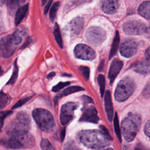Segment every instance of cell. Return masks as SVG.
<instances>
[{
	"label": "cell",
	"instance_id": "obj_38",
	"mask_svg": "<svg viewBox=\"0 0 150 150\" xmlns=\"http://www.w3.org/2000/svg\"><path fill=\"white\" fill-rule=\"evenodd\" d=\"M134 150H150V148L141 144H137L134 148Z\"/></svg>",
	"mask_w": 150,
	"mask_h": 150
},
{
	"label": "cell",
	"instance_id": "obj_32",
	"mask_svg": "<svg viewBox=\"0 0 150 150\" xmlns=\"http://www.w3.org/2000/svg\"><path fill=\"white\" fill-rule=\"evenodd\" d=\"M9 100L8 96L4 93L3 92H0V110L5 107Z\"/></svg>",
	"mask_w": 150,
	"mask_h": 150
},
{
	"label": "cell",
	"instance_id": "obj_30",
	"mask_svg": "<svg viewBox=\"0 0 150 150\" xmlns=\"http://www.w3.org/2000/svg\"><path fill=\"white\" fill-rule=\"evenodd\" d=\"M40 147L42 150H55L51 143L47 139H42L41 140Z\"/></svg>",
	"mask_w": 150,
	"mask_h": 150
},
{
	"label": "cell",
	"instance_id": "obj_46",
	"mask_svg": "<svg viewBox=\"0 0 150 150\" xmlns=\"http://www.w3.org/2000/svg\"><path fill=\"white\" fill-rule=\"evenodd\" d=\"M2 73V70L1 67H0V75H1Z\"/></svg>",
	"mask_w": 150,
	"mask_h": 150
},
{
	"label": "cell",
	"instance_id": "obj_14",
	"mask_svg": "<svg viewBox=\"0 0 150 150\" xmlns=\"http://www.w3.org/2000/svg\"><path fill=\"white\" fill-rule=\"evenodd\" d=\"M84 26V19L82 18L77 17L73 19L69 23V30L71 36L79 35L81 31Z\"/></svg>",
	"mask_w": 150,
	"mask_h": 150
},
{
	"label": "cell",
	"instance_id": "obj_31",
	"mask_svg": "<svg viewBox=\"0 0 150 150\" xmlns=\"http://www.w3.org/2000/svg\"><path fill=\"white\" fill-rule=\"evenodd\" d=\"M12 114V111H0V133L4 125V121L6 117Z\"/></svg>",
	"mask_w": 150,
	"mask_h": 150
},
{
	"label": "cell",
	"instance_id": "obj_8",
	"mask_svg": "<svg viewBox=\"0 0 150 150\" xmlns=\"http://www.w3.org/2000/svg\"><path fill=\"white\" fill-rule=\"evenodd\" d=\"M146 25L140 21L131 20L125 22L122 25L124 32L129 35H139L145 33L146 30Z\"/></svg>",
	"mask_w": 150,
	"mask_h": 150
},
{
	"label": "cell",
	"instance_id": "obj_26",
	"mask_svg": "<svg viewBox=\"0 0 150 150\" xmlns=\"http://www.w3.org/2000/svg\"><path fill=\"white\" fill-rule=\"evenodd\" d=\"M60 6V2H54L53 5L52 6V8L50 9V13H49V16H50V20L53 22L56 16V13L57 12V10L59 9V7Z\"/></svg>",
	"mask_w": 150,
	"mask_h": 150
},
{
	"label": "cell",
	"instance_id": "obj_45",
	"mask_svg": "<svg viewBox=\"0 0 150 150\" xmlns=\"http://www.w3.org/2000/svg\"><path fill=\"white\" fill-rule=\"evenodd\" d=\"M145 33H146L147 36H148V37L150 38V26H149V27H147Z\"/></svg>",
	"mask_w": 150,
	"mask_h": 150
},
{
	"label": "cell",
	"instance_id": "obj_42",
	"mask_svg": "<svg viewBox=\"0 0 150 150\" xmlns=\"http://www.w3.org/2000/svg\"><path fill=\"white\" fill-rule=\"evenodd\" d=\"M145 56L147 59L150 60V46L146 49L145 53Z\"/></svg>",
	"mask_w": 150,
	"mask_h": 150
},
{
	"label": "cell",
	"instance_id": "obj_4",
	"mask_svg": "<svg viewBox=\"0 0 150 150\" xmlns=\"http://www.w3.org/2000/svg\"><path fill=\"white\" fill-rule=\"evenodd\" d=\"M140 117L129 112L121 123V131L124 139L127 142L132 141L135 137L141 125Z\"/></svg>",
	"mask_w": 150,
	"mask_h": 150
},
{
	"label": "cell",
	"instance_id": "obj_1",
	"mask_svg": "<svg viewBox=\"0 0 150 150\" xmlns=\"http://www.w3.org/2000/svg\"><path fill=\"white\" fill-rule=\"evenodd\" d=\"M79 141L87 148L101 150L110 144V140L101 131L84 130L78 134Z\"/></svg>",
	"mask_w": 150,
	"mask_h": 150
},
{
	"label": "cell",
	"instance_id": "obj_40",
	"mask_svg": "<svg viewBox=\"0 0 150 150\" xmlns=\"http://www.w3.org/2000/svg\"><path fill=\"white\" fill-rule=\"evenodd\" d=\"M52 3V1H48V2H47V5H46V6H45V9H44V13H45V14H46L47 12H48L49 9V7H50V5H51Z\"/></svg>",
	"mask_w": 150,
	"mask_h": 150
},
{
	"label": "cell",
	"instance_id": "obj_29",
	"mask_svg": "<svg viewBox=\"0 0 150 150\" xmlns=\"http://www.w3.org/2000/svg\"><path fill=\"white\" fill-rule=\"evenodd\" d=\"M98 83L100 86V91L101 96L103 97L105 90V78L103 74H100L98 76Z\"/></svg>",
	"mask_w": 150,
	"mask_h": 150
},
{
	"label": "cell",
	"instance_id": "obj_12",
	"mask_svg": "<svg viewBox=\"0 0 150 150\" xmlns=\"http://www.w3.org/2000/svg\"><path fill=\"white\" fill-rule=\"evenodd\" d=\"M98 120L97 111L94 106L88 105L83 108L80 121L97 123Z\"/></svg>",
	"mask_w": 150,
	"mask_h": 150
},
{
	"label": "cell",
	"instance_id": "obj_47",
	"mask_svg": "<svg viewBox=\"0 0 150 150\" xmlns=\"http://www.w3.org/2000/svg\"><path fill=\"white\" fill-rule=\"evenodd\" d=\"M46 2V1H42V5H44V4H45Z\"/></svg>",
	"mask_w": 150,
	"mask_h": 150
},
{
	"label": "cell",
	"instance_id": "obj_37",
	"mask_svg": "<svg viewBox=\"0 0 150 150\" xmlns=\"http://www.w3.org/2000/svg\"><path fill=\"white\" fill-rule=\"evenodd\" d=\"M144 132L146 135L150 139V120H148L145 125L144 127Z\"/></svg>",
	"mask_w": 150,
	"mask_h": 150
},
{
	"label": "cell",
	"instance_id": "obj_20",
	"mask_svg": "<svg viewBox=\"0 0 150 150\" xmlns=\"http://www.w3.org/2000/svg\"><path fill=\"white\" fill-rule=\"evenodd\" d=\"M138 12L144 18L150 19V1L142 2L138 8Z\"/></svg>",
	"mask_w": 150,
	"mask_h": 150
},
{
	"label": "cell",
	"instance_id": "obj_23",
	"mask_svg": "<svg viewBox=\"0 0 150 150\" xmlns=\"http://www.w3.org/2000/svg\"><path fill=\"white\" fill-rule=\"evenodd\" d=\"M7 6L8 8L9 12L11 15H12V13L14 12L15 9L17 8L19 5L23 2L22 1H18V0H8L6 1Z\"/></svg>",
	"mask_w": 150,
	"mask_h": 150
},
{
	"label": "cell",
	"instance_id": "obj_16",
	"mask_svg": "<svg viewBox=\"0 0 150 150\" xmlns=\"http://www.w3.org/2000/svg\"><path fill=\"white\" fill-rule=\"evenodd\" d=\"M104 104H105V109L107 113V118L109 121H112V118L113 117V107L112 100L111 97V93L109 90H107L105 94V98H104Z\"/></svg>",
	"mask_w": 150,
	"mask_h": 150
},
{
	"label": "cell",
	"instance_id": "obj_18",
	"mask_svg": "<svg viewBox=\"0 0 150 150\" xmlns=\"http://www.w3.org/2000/svg\"><path fill=\"white\" fill-rule=\"evenodd\" d=\"M134 70L140 74H147L150 72V64L145 60L138 62L134 66Z\"/></svg>",
	"mask_w": 150,
	"mask_h": 150
},
{
	"label": "cell",
	"instance_id": "obj_48",
	"mask_svg": "<svg viewBox=\"0 0 150 150\" xmlns=\"http://www.w3.org/2000/svg\"><path fill=\"white\" fill-rule=\"evenodd\" d=\"M107 150H114V149L112 148H108L107 149Z\"/></svg>",
	"mask_w": 150,
	"mask_h": 150
},
{
	"label": "cell",
	"instance_id": "obj_3",
	"mask_svg": "<svg viewBox=\"0 0 150 150\" xmlns=\"http://www.w3.org/2000/svg\"><path fill=\"white\" fill-rule=\"evenodd\" d=\"M23 32L16 30L12 34L8 35L0 39V56L9 57L15 52L22 40Z\"/></svg>",
	"mask_w": 150,
	"mask_h": 150
},
{
	"label": "cell",
	"instance_id": "obj_35",
	"mask_svg": "<svg viewBox=\"0 0 150 150\" xmlns=\"http://www.w3.org/2000/svg\"><path fill=\"white\" fill-rule=\"evenodd\" d=\"M30 98H32V97H29L22 98V99L19 100V101L12 107V108H13V109H15V108H18V107L22 106V105L25 104L29 99H30Z\"/></svg>",
	"mask_w": 150,
	"mask_h": 150
},
{
	"label": "cell",
	"instance_id": "obj_41",
	"mask_svg": "<svg viewBox=\"0 0 150 150\" xmlns=\"http://www.w3.org/2000/svg\"><path fill=\"white\" fill-rule=\"evenodd\" d=\"M4 23H3V21H2V13L0 11V32L4 30Z\"/></svg>",
	"mask_w": 150,
	"mask_h": 150
},
{
	"label": "cell",
	"instance_id": "obj_27",
	"mask_svg": "<svg viewBox=\"0 0 150 150\" xmlns=\"http://www.w3.org/2000/svg\"><path fill=\"white\" fill-rule=\"evenodd\" d=\"M114 129L115 132L116 133V135L120 142H121V131L120 128V125H119V121L118 118L117 114L115 113V117L114 119Z\"/></svg>",
	"mask_w": 150,
	"mask_h": 150
},
{
	"label": "cell",
	"instance_id": "obj_34",
	"mask_svg": "<svg viewBox=\"0 0 150 150\" xmlns=\"http://www.w3.org/2000/svg\"><path fill=\"white\" fill-rule=\"evenodd\" d=\"M69 84H70V82L69 81H66V82H60L57 85L54 86L53 88H52V91L53 92H57L59 90H60L61 89H62L63 88L65 87L66 86H68Z\"/></svg>",
	"mask_w": 150,
	"mask_h": 150
},
{
	"label": "cell",
	"instance_id": "obj_36",
	"mask_svg": "<svg viewBox=\"0 0 150 150\" xmlns=\"http://www.w3.org/2000/svg\"><path fill=\"white\" fill-rule=\"evenodd\" d=\"M100 128L101 129V131L104 134V135L110 140V141H111L112 140V137L110 136L107 129L103 125H100Z\"/></svg>",
	"mask_w": 150,
	"mask_h": 150
},
{
	"label": "cell",
	"instance_id": "obj_19",
	"mask_svg": "<svg viewBox=\"0 0 150 150\" xmlns=\"http://www.w3.org/2000/svg\"><path fill=\"white\" fill-rule=\"evenodd\" d=\"M29 8V4H25L21 7H19L16 13L15 18V25H18L21 21L23 19V18L26 15Z\"/></svg>",
	"mask_w": 150,
	"mask_h": 150
},
{
	"label": "cell",
	"instance_id": "obj_21",
	"mask_svg": "<svg viewBox=\"0 0 150 150\" xmlns=\"http://www.w3.org/2000/svg\"><path fill=\"white\" fill-rule=\"evenodd\" d=\"M84 90V88L81 87L80 86H70L68 88H66V89H64V90H63L60 93H59L57 96L55 97L54 98V101H55V104H56L57 103V100L64 96L69 95L71 93H76L77 91H82Z\"/></svg>",
	"mask_w": 150,
	"mask_h": 150
},
{
	"label": "cell",
	"instance_id": "obj_39",
	"mask_svg": "<svg viewBox=\"0 0 150 150\" xmlns=\"http://www.w3.org/2000/svg\"><path fill=\"white\" fill-rule=\"evenodd\" d=\"M82 99L86 103H93V100L88 96H86V95H83L82 96Z\"/></svg>",
	"mask_w": 150,
	"mask_h": 150
},
{
	"label": "cell",
	"instance_id": "obj_44",
	"mask_svg": "<svg viewBox=\"0 0 150 150\" xmlns=\"http://www.w3.org/2000/svg\"><path fill=\"white\" fill-rule=\"evenodd\" d=\"M64 135H65V129H63L61 132V139H62V141H63L64 139Z\"/></svg>",
	"mask_w": 150,
	"mask_h": 150
},
{
	"label": "cell",
	"instance_id": "obj_33",
	"mask_svg": "<svg viewBox=\"0 0 150 150\" xmlns=\"http://www.w3.org/2000/svg\"><path fill=\"white\" fill-rule=\"evenodd\" d=\"M79 70L81 73L86 80H87L90 76V69L87 66H81L79 67Z\"/></svg>",
	"mask_w": 150,
	"mask_h": 150
},
{
	"label": "cell",
	"instance_id": "obj_28",
	"mask_svg": "<svg viewBox=\"0 0 150 150\" xmlns=\"http://www.w3.org/2000/svg\"><path fill=\"white\" fill-rule=\"evenodd\" d=\"M64 150H80V148L74 141L71 140L64 144Z\"/></svg>",
	"mask_w": 150,
	"mask_h": 150
},
{
	"label": "cell",
	"instance_id": "obj_6",
	"mask_svg": "<svg viewBox=\"0 0 150 150\" xmlns=\"http://www.w3.org/2000/svg\"><path fill=\"white\" fill-rule=\"evenodd\" d=\"M135 89V83L129 77L122 79L118 84L114 92V97L117 101L122 102L128 98Z\"/></svg>",
	"mask_w": 150,
	"mask_h": 150
},
{
	"label": "cell",
	"instance_id": "obj_22",
	"mask_svg": "<svg viewBox=\"0 0 150 150\" xmlns=\"http://www.w3.org/2000/svg\"><path fill=\"white\" fill-rule=\"evenodd\" d=\"M119 43H120V35H119L118 32L117 31L111 45V48L110 53L109 55V59L112 58L114 56V55L116 53L119 46Z\"/></svg>",
	"mask_w": 150,
	"mask_h": 150
},
{
	"label": "cell",
	"instance_id": "obj_25",
	"mask_svg": "<svg viewBox=\"0 0 150 150\" xmlns=\"http://www.w3.org/2000/svg\"><path fill=\"white\" fill-rule=\"evenodd\" d=\"M18 75V67L17 66L16 60L14 63V67H13V70L12 76L9 79V81H8V83H6V84H13V83H15V82L17 79Z\"/></svg>",
	"mask_w": 150,
	"mask_h": 150
},
{
	"label": "cell",
	"instance_id": "obj_24",
	"mask_svg": "<svg viewBox=\"0 0 150 150\" xmlns=\"http://www.w3.org/2000/svg\"><path fill=\"white\" fill-rule=\"evenodd\" d=\"M53 33H54L55 39H56L58 45L60 46V47L62 48L63 47V42H62V36H61V33L60 32L59 26L57 23H56L54 25Z\"/></svg>",
	"mask_w": 150,
	"mask_h": 150
},
{
	"label": "cell",
	"instance_id": "obj_5",
	"mask_svg": "<svg viewBox=\"0 0 150 150\" xmlns=\"http://www.w3.org/2000/svg\"><path fill=\"white\" fill-rule=\"evenodd\" d=\"M33 117L40 129L45 132H52L55 127L52 114L47 110L36 108L32 112Z\"/></svg>",
	"mask_w": 150,
	"mask_h": 150
},
{
	"label": "cell",
	"instance_id": "obj_13",
	"mask_svg": "<svg viewBox=\"0 0 150 150\" xmlns=\"http://www.w3.org/2000/svg\"><path fill=\"white\" fill-rule=\"evenodd\" d=\"M123 66V62L119 59H114L110 66L109 72H108V79L110 80V83L112 84L114 79L120 73L121 69Z\"/></svg>",
	"mask_w": 150,
	"mask_h": 150
},
{
	"label": "cell",
	"instance_id": "obj_11",
	"mask_svg": "<svg viewBox=\"0 0 150 150\" xmlns=\"http://www.w3.org/2000/svg\"><path fill=\"white\" fill-rule=\"evenodd\" d=\"M138 45L132 39H125L123 40L120 47V51L124 57H131L137 52Z\"/></svg>",
	"mask_w": 150,
	"mask_h": 150
},
{
	"label": "cell",
	"instance_id": "obj_43",
	"mask_svg": "<svg viewBox=\"0 0 150 150\" xmlns=\"http://www.w3.org/2000/svg\"><path fill=\"white\" fill-rule=\"evenodd\" d=\"M54 76H55V73L54 72H51V73H50L49 74H48L47 75V79H51L53 77H54Z\"/></svg>",
	"mask_w": 150,
	"mask_h": 150
},
{
	"label": "cell",
	"instance_id": "obj_17",
	"mask_svg": "<svg viewBox=\"0 0 150 150\" xmlns=\"http://www.w3.org/2000/svg\"><path fill=\"white\" fill-rule=\"evenodd\" d=\"M118 6L117 1H104L103 2L102 9L107 14H113L117 12Z\"/></svg>",
	"mask_w": 150,
	"mask_h": 150
},
{
	"label": "cell",
	"instance_id": "obj_9",
	"mask_svg": "<svg viewBox=\"0 0 150 150\" xmlns=\"http://www.w3.org/2000/svg\"><path fill=\"white\" fill-rule=\"evenodd\" d=\"M78 107L79 104L74 102L67 103L62 106L60 115V120L62 125H66L73 119L74 111Z\"/></svg>",
	"mask_w": 150,
	"mask_h": 150
},
{
	"label": "cell",
	"instance_id": "obj_2",
	"mask_svg": "<svg viewBox=\"0 0 150 150\" xmlns=\"http://www.w3.org/2000/svg\"><path fill=\"white\" fill-rule=\"evenodd\" d=\"M30 119L26 112H19L8 123L6 132L11 137H18L28 132Z\"/></svg>",
	"mask_w": 150,
	"mask_h": 150
},
{
	"label": "cell",
	"instance_id": "obj_7",
	"mask_svg": "<svg viewBox=\"0 0 150 150\" xmlns=\"http://www.w3.org/2000/svg\"><path fill=\"white\" fill-rule=\"evenodd\" d=\"M86 35L88 42L94 46L100 45L106 38L105 31L98 26L90 27L87 30Z\"/></svg>",
	"mask_w": 150,
	"mask_h": 150
},
{
	"label": "cell",
	"instance_id": "obj_10",
	"mask_svg": "<svg viewBox=\"0 0 150 150\" xmlns=\"http://www.w3.org/2000/svg\"><path fill=\"white\" fill-rule=\"evenodd\" d=\"M74 54L77 58L82 60H92L96 57L94 50L84 44L77 45L74 48Z\"/></svg>",
	"mask_w": 150,
	"mask_h": 150
},
{
	"label": "cell",
	"instance_id": "obj_15",
	"mask_svg": "<svg viewBox=\"0 0 150 150\" xmlns=\"http://www.w3.org/2000/svg\"><path fill=\"white\" fill-rule=\"evenodd\" d=\"M0 144L10 149H16L23 148V146L17 137H11L7 139L0 140Z\"/></svg>",
	"mask_w": 150,
	"mask_h": 150
}]
</instances>
